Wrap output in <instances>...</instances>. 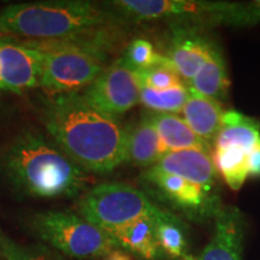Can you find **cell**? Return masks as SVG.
<instances>
[{
  "instance_id": "obj_1",
  "label": "cell",
  "mask_w": 260,
  "mask_h": 260,
  "mask_svg": "<svg viewBox=\"0 0 260 260\" xmlns=\"http://www.w3.org/2000/svg\"><path fill=\"white\" fill-rule=\"evenodd\" d=\"M40 119L48 136L87 172L107 174L126 160L128 129L81 93L51 94L42 100Z\"/></svg>"
},
{
  "instance_id": "obj_2",
  "label": "cell",
  "mask_w": 260,
  "mask_h": 260,
  "mask_svg": "<svg viewBox=\"0 0 260 260\" xmlns=\"http://www.w3.org/2000/svg\"><path fill=\"white\" fill-rule=\"evenodd\" d=\"M0 171L17 194L37 199L75 198L88 187V174L51 138L23 130L4 146Z\"/></svg>"
},
{
  "instance_id": "obj_3",
  "label": "cell",
  "mask_w": 260,
  "mask_h": 260,
  "mask_svg": "<svg viewBox=\"0 0 260 260\" xmlns=\"http://www.w3.org/2000/svg\"><path fill=\"white\" fill-rule=\"evenodd\" d=\"M106 17L99 6L84 0L14 4L0 11V32L59 40L95 28Z\"/></svg>"
},
{
  "instance_id": "obj_4",
  "label": "cell",
  "mask_w": 260,
  "mask_h": 260,
  "mask_svg": "<svg viewBox=\"0 0 260 260\" xmlns=\"http://www.w3.org/2000/svg\"><path fill=\"white\" fill-rule=\"evenodd\" d=\"M31 47L37 48L41 56L39 86L51 94L80 93L105 70L98 48L89 45H76L59 39L56 44Z\"/></svg>"
},
{
  "instance_id": "obj_5",
  "label": "cell",
  "mask_w": 260,
  "mask_h": 260,
  "mask_svg": "<svg viewBox=\"0 0 260 260\" xmlns=\"http://www.w3.org/2000/svg\"><path fill=\"white\" fill-rule=\"evenodd\" d=\"M81 217L111 233L141 218H161L160 210L144 191L123 182L102 183L86 190L79 201Z\"/></svg>"
},
{
  "instance_id": "obj_6",
  "label": "cell",
  "mask_w": 260,
  "mask_h": 260,
  "mask_svg": "<svg viewBox=\"0 0 260 260\" xmlns=\"http://www.w3.org/2000/svg\"><path fill=\"white\" fill-rule=\"evenodd\" d=\"M30 225L42 241L70 258L103 259L117 248L104 230L68 211L39 212Z\"/></svg>"
},
{
  "instance_id": "obj_7",
  "label": "cell",
  "mask_w": 260,
  "mask_h": 260,
  "mask_svg": "<svg viewBox=\"0 0 260 260\" xmlns=\"http://www.w3.org/2000/svg\"><path fill=\"white\" fill-rule=\"evenodd\" d=\"M125 17L135 21L180 17L212 19L222 22H249L260 12L248 11L245 6L229 3L187 2V0H119L111 3ZM256 9V8H255Z\"/></svg>"
},
{
  "instance_id": "obj_8",
  "label": "cell",
  "mask_w": 260,
  "mask_h": 260,
  "mask_svg": "<svg viewBox=\"0 0 260 260\" xmlns=\"http://www.w3.org/2000/svg\"><path fill=\"white\" fill-rule=\"evenodd\" d=\"M141 90L139 70L119 58L81 94L100 112L117 118L140 103Z\"/></svg>"
},
{
  "instance_id": "obj_9",
  "label": "cell",
  "mask_w": 260,
  "mask_h": 260,
  "mask_svg": "<svg viewBox=\"0 0 260 260\" xmlns=\"http://www.w3.org/2000/svg\"><path fill=\"white\" fill-rule=\"evenodd\" d=\"M41 56L37 48L0 38V90L16 94L39 86Z\"/></svg>"
},
{
  "instance_id": "obj_10",
  "label": "cell",
  "mask_w": 260,
  "mask_h": 260,
  "mask_svg": "<svg viewBox=\"0 0 260 260\" xmlns=\"http://www.w3.org/2000/svg\"><path fill=\"white\" fill-rule=\"evenodd\" d=\"M246 220L235 206L220 207L214 214L212 237L199 255L186 254L182 260H243Z\"/></svg>"
},
{
  "instance_id": "obj_11",
  "label": "cell",
  "mask_w": 260,
  "mask_h": 260,
  "mask_svg": "<svg viewBox=\"0 0 260 260\" xmlns=\"http://www.w3.org/2000/svg\"><path fill=\"white\" fill-rule=\"evenodd\" d=\"M152 168L198 184L209 194L216 186L217 170L209 152L199 149L169 152Z\"/></svg>"
},
{
  "instance_id": "obj_12",
  "label": "cell",
  "mask_w": 260,
  "mask_h": 260,
  "mask_svg": "<svg viewBox=\"0 0 260 260\" xmlns=\"http://www.w3.org/2000/svg\"><path fill=\"white\" fill-rule=\"evenodd\" d=\"M212 44L193 28L177 27L172 31L168 58L182 79L190 82L209 57Z\"/></svg>"
},
{
  "instance_id": "obj_13",
  "label": "cell",
  "mask_w": 260,
  "mask_h": 260,
  "mask_svg": "<svg viewBox=\"0 0 260 260\" xmlns=\"http://www.w3.org/2000/svg\"><path fill=\"white\" fill-rule=\"evenodd\" d=\"M142 178L154 186L162 198L187 212L203 213L209 210V193L198 184L176 175L158 171L154 168L147 169Z\"/></svg>"
},
{
  "instance_id": "obj_14",
  "label": "cell",
  "mask_w": 260,
  "mask_h": 260,
  "mask_svg": "<svg viewBox=\"0 0 260 260\" xmlns=\"http://www.w3.org/2000/svg\"><path fill=\"white\" fill-rule=\"evenodd\" d=\"M187 88V102L182 109L183 119L211 148L222 128L223 107L219 102L198 93L190 86Z\"/></svg>"
},
{
  "instance_id": "obj_15",
  "label": "cell",
  "mask_w": 260,
  "mask_h": 260,
  "mask_svg": "<svg viewBox=\"0 0 260 260\" xmlns=\"http://www.w3.org/2000/svg\"><path fill=\"white\" fill-rule=\"evenodd\" d=\"M161 218H141L106 234L111 237L117 248L124 249L142 259L157 260L161 249L155 234V224Z\"/></svg>"
},
{
  "instance_id": "obj_16",
  "label": "cell",
  "mask_w": 260,
  "mask_h": 260,
  "mask_svg": "<svg viewBox=\"0 0 260 260\" xmlns=\"http://www.w3.org/2000/svg\"><path fill=\"white\" fill-rule=\"evenodd\" d=\"M168 153L148 113L128 129L126 160L140 168H152Z\"/></svg>"
},
{
  "instance_id": "obj_17",
  "label": "cell",
  "mask_w": 260,
  "mask_h": 260,
  "mask_svg": "<svg viewBox=\"0 0 260 260\" xmlns=\"http://www.w3.org/2000/svg\"><path fill=\"white\" fill-rule=\"evenodd\" d=\"M162 146L169 152L199 149L210 153V147L187 124L183 117L175 113H148Z\"/></svg>"
},
{
  "instance_id": "obj_18",
  "label": "cell",
  "mask_w": 260,
  "mask_h": 260,
  "mask_svg": "<svg viewBox=\"0 0 260 260\" xmlns=\"http://www.w3.org/2000/svg\"><path fill=\"white\" fill-rule=\"evenodd\" d=\"M259 142L260 123L255 118L236 110L224 111L222 128L214 142V148L240 147L249 153Z\"/></svg>"
},
{
  "instance_id": "obj_19",
  "label": "cell",
  "mask_w": 260,
  "mask_h": 260,
  "mask_svg": "<svg viewBox=\"0 0 260 260\" xmlns=\"http://www.w3.org/2000/svg\"><path fill=\"white\" fill-rule=\"evenodd\" d=\"M190 87L198 93L219 103L226 98L230 81L225 61L216 47H212L203 67L190 81Z\"/></svg>"
},
{
  "instance_id": "obj_20",
  "label": "cell",
  "mask_w": 260,
  "mask_h": 260,
  "mask_svg": "<svg viewBox=\"0 0 260 260\" xmlns=\"http://www.w3.org/2000/svg\"><path fill=\"white\" fill-rule=\"evenodd\" d=\"M247 155L245 149L240 147L214 148L212 160L228 187L233 190H240L248 177Z\"/></svg>"
},
{
  "instance_id": "obj_21",
  "label": "cell",
  "mask_w": 260,
  "mask_h": 260,
  "mask_svg": "<svg viewBox=\"0 0 260 260\" xmlns=\"http://www.w3.org/2000/svg\"><path fill=\"white\" fill-rule=\"evenodd\" d=\"M188 88L186 86L174 87L169 89H151L142 87L140 104L154 113L182 112L187 102Z\"/></svg>"
},
{
  "instance_id": "obj_22",
  "label": "cell",
  "mask_w": 260,
  "mask_h": 260,
  "mask_svg": "<svg viewBox=\"0 0 260 260\" xmlns=\"http://www.w3.org/2000/svg\"><path fill=\"white\" fill-rule=\"evenodd\" d=\"M155 234L160 249L169 256L183 258L187 254V242L183 226L172 214H168L167 217L158 220L155 224Z\"/></svg>"
},
{
  "instance_id": "obj_23",
  "label": "cell",
  "mask_w": 260,
  "mask_h": 260,
  "mask_svg": "<svg viewBox=\"0 0 260 260\" xmlns=\"http://www.w3.org/2000/svg\"><path fill=\"white\" fill-rule=\"evenodd\" d=\"M0 258L3 260H57L46 247L16 242L0 229Z\"/></svg>"
},
{
  "instance_id": "obj_24",
  "label": "cell",
  "mask_w": 260,
  "mask_h": 260,
  "mask_svg": "<svg viewBox=\"0 0 260 260\" xmlns=\"http://www.w3.org/2000/svg\"><path fill=\"white\" fill-rule=\"evenodd\" d=\"M123 58L136 70H146L158 65L171 63L167 56L157 53L153 45L145 39H135L130 42Z\"/></svg>"
},
{
  "instance_id": "obj_25",
  "label": "cell",
  "mask_w": 260,
  "mask_h": 260,
  "mask_svg": "<svg viewBox=\"0 0 260 260\" xmlns=\"http://www.w3.org/2000/svg\"><path fill=\"white\" fill-rule=\"evenodd\" d=\"M142 87L151 89H169L184 86L182 77L172 63L158 65L146 70H139Z\"/></svg>"
},
{
  "instance_id": "obj_26",
  "label": "cell",
  "mask_w": 260,
  "mask_h": 260,
  "mask_svg": "<svg viewBox=\"0 0 260 260\" xmlns=\"http://www.w3.org/2000/svg\"><path fill=\"white\" fill-rule=\"evenodd\" d=\"M247 170L249 177L260 178V142L247 155Z\"/></svg>"
},
{
  "instance_id": "obj_27",
  "label": "cell",
  "mask_w": 260,
  "mask_h": 260,
  "mask_svg": "<svg viewBox=\"0 0 260 260\" xmlns=\"http://www.w3.org/2000/svg\"><path fill=\"white\" fill-rule=\"evenodd\" d=\"M103 260H133V258L128 254V253L122 251V249L115 248L113 251L110 252L109 254L104 256Z\"/></svg>"
},
{
  "instance_id": "obj_28",
  "label": "cell",
  "mask_w": 260,
  "mask_h": 260,
  "mask_svg": "<svg viewBox=\"0 0 260 260\" xmlns=\"http://www.w3.org/2000/svg\"><path fill=\"white\" fill-rule=\"evenodd\" d=\"M254 6L256 9H258V11L260 12V2H256V3H254Z\"/></svg>"
}]
</instances>
